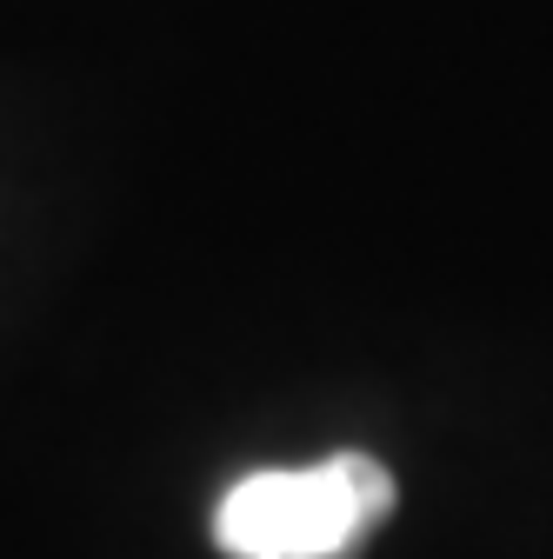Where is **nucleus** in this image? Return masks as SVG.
Masks as SVG:
<instances>
[{"label":"nucleus","mask_w":553,"mask_h":559,"mask_svg":"<svg viewBox=\"0 0 553 559\" xmlns=\"http://www.w3.org/2000/svg\"><path fill=\"white\" fill-rule=\"evenodd\" d=\"M393 513V473L374 453H333L314 466H260L214 507L227 559H348Z\"/></svg>","instance_id":"f257e3e1"}]
</instances>
